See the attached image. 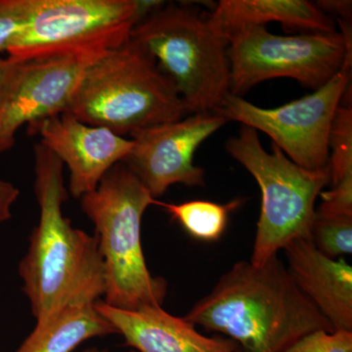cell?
Wrapping results in <instances>:
<instances>
[{"instance_id":"7c38bea8","label":"cell","mask_w":352,"mask_h":352,"mask_svg":"<svg viewBox=\"0 0 352 352\" xmlns=\"http://www.w3.org/2000/svg\"><path fill=\"white\" fill-rule=\"evenodd\" d=\"M30 135L41 136V143L68 168L69 193L80 200L98 186L116 164L129 156L131 138L107 129L89 126L64 112L28 126Z\"/></svg>"},{"instance_id":"9c48e42d","label":"cell","mask_w":352,"mask_h":352,"mask_svg":"<svg viewBox=\"0 0 352 352\" xmlns=\"http://www.w3.org/2000/svg\"><path fill=\"white\" fill-rule=\"evenodd\" d=\"M351 67L344 64L332 80L311 94L273 109L258 107L229 94L217 113L228 122L264 132L292 162L307 170L329 164V138L336 112L351 85Z\"/></svg>"},{"instance_id":"5bb4252c","label":"cell","mask_w":352,"mask_h":352,"mask_svg":"<svg viewBox=\"0 0 352 352\" xmlns=\"http://www.w3.org/2000/svg\"><path fill=\"white\" fill-rule=\"evenodd\" d=\"M287 270L298 288L332 325L352 331V267L344 258H331L308 239L284 248Z\"/></svg>"},{"instance_id":"d4e9b609","label":"cell","mask_w":352,"mask_h":352,"mask_svg":"<svg viewBox=\"0 0 352 352\" xmlns=\"http://www.w3.org/2000/svg\"><path fill=\"white\" fill-rule=\"evenodd\" d=\"M82 352H108L107 351H103V349H98V347H88V349H85V351ZM129 352H138L135 351H131Z\"/></svg>"},{"instance_id":"d6986e66","label":"cell","mask_w":352,"mask_h":352,"mask_svg":"<svg viewBox=\"0 0 352 352\" xmlns=\"http://www.w3.org/2000/svg\"><path fill=\"white\" fill-rule=\"evenodd\" d=\"M310 241L319 252L331 258L352 254V215L315 214Z\"/></svg>"},{"instance_id":"ac0fdd59","label":"cell","mask_w":352,"mask_h":352,"mask_svg":"<svg viewBox=\"0 0 352 352\" xmlns=\"http://www.w3.org/2000/svg\"><path fill=\"white\" fill-rule=\"evenodd\" d=\"M329 149L331 182L333 185L352 183V107L340 105L333 118Z\"/></svg>"},{"instance_id":"7402d4cb","label":"cell","mask_w":352,"mask_h":352,"mask_svg":"<svg viewBox=\"0 0 352 352\" xmlns=\"http://www.w3.org/2000/svg\"><path fill=\"white\" fill-rule=\"evenodd\" d=\"M19 195V189L12 183L0 180V223L12 217V207Z\"/></svg>"},{"instance_id":"cb8c5ba5","label":"cell","mask_w":352,"mask_h":352,"mask_svg":"<svg viewBox=\"0 0 352 352\" xmlns=\"http://www.w3.org/2000/svg\"><path fill=\"white\" fill-rule=\"evenodd\" d=\"M13 60L11 58H1L0 57V88L3 85L7 75H8L9 69L12 66Z\"/></svg>"},{"instance_id":"8fae6325","label":"cell","mask_w":352,"mask_h":352,"mask_svg":"<svg viewBox=\"0 0 352 352\" xmlns=\"http://www.w3.org/2000/svg\"><path fill=\"white\" fill-rule=\"evenodd\" d=\"M228 122L217 113H192L179 120L157 124L131 134L126 164L153 198L170 186H204L205 170L194 164V155L204 141Z\"/></svg>"},{"instance_id":"5b68a950","label":"cell","mask_w":352,"mask_h":352,"mask_svg":"<svg viewBox=\"0 0 352 352\" xmlns=\"http://www.w3.org/2000/svg\"><path fill=\"white\" fill-rule=\"evenodd\" d=\"M131 39L154 58L191 115L217 112L230 94L228 41L208 13L190 4H163L139 21Z\"/></svg>"},{"instance_id":"ffe728a7","label":"cell","mask_w":352,"mask_h":352,"mask_svg":"<svg viewBox=\"0 0 352 352\" xmlns=\"http://www.w3.org/2000/svg\"><path fill=\"white\" fill-rule=\"evenodd\" d=\"M286 352H352V331H314L298 340Z\"/></svg>"},{"instance_id":"44dd1931","label":"cell","mask_w":352,"mask_h":352,"mask_svg":"<svg viewBox=\"0 0 352 352\" xmlns=\"http://www.w3.org/2000/svg\"><path fill=\"white\" fill-rule=\"evenodd\" d=\"M32 0H0V53L24 28L31 12Z\"/></svg>"},{"instance_id":"603a6c76","label":"cell","mask_w":352,"mask_h":352,"mask_svg":"<svg viewBox=\"0 0 352 352\" xmlns=\"http://www.w3.org/2000/svg\"><path fill=\"white\" fill-rule=\"evenodd\" d=\"M324 13H332L342 20H351V1L347 0H322L316 2Z\"/></svg>"},{"instance_id":"e0dca14e","label":"cell","mask_w":352,"mask_h":352,"mask_svg":"<svg viewBox=\"0 0 352 352\" xmlns=\"http://www.w3.org/2000/svg\"><path fill=\"white\" fill-rule=\"evenodd\" d=\"M242 203L243 200L236 199L224 205L204 200L182 204H166L157 201L156 205L163 207L194 239L215 242L226 232L231 212L240 207Z\"/></svg>"},{"instance_id":"6da1fadb","label":"cell","mask_w":352,"mask_h":352,"mask_svg":"<svg viewBox=\"0 0 352 352\" xmlns=\"http://www.w3.org/2000/svg\"><path fill=\"white\" fill-rule=\"evenodd\" d=\"M34 154L39 219L19 275L32 315L41 323L66 308L102 300L106 282L96 237L75 228L62 210L68 199L63 163L41 142Z\"/></svg>"},{"instance_id":"8992f818","label":"cell","mask_w":352,"mask_h":352,"mask_svg":"<svg viewBox=\"0 0 352 352\" xmlns=\"http://www.w3.org/2000/svg\"><path fill=\"white\" fill-rule=\"evenodd\" d=\"M226 149L261 188V214L250 263L263 265L292 241L310 240L315 203L331 182L329 166L320 170L303 168L273 143L272 153H268L258 131L245 126L227 140Z\"/></svg>"},{"instance_id":"3957f363","label":"cell","mask_w":352,"mask_h":352,"mask_svg":"<svg viewBox=\"0 0 352 352\" xmlns=\"http://www.w3.org/2000/svg\"><path fill=\"white\" fill-rule=\"evenodd\" d=\"M68 112L124 138L191 115L154 58L131 38L88 65Z\"/></svg>"},{"instance_id":"52a82bcc","label":"cell","mask_w":352,"mask_h":352,"mask_svg":"<svg viewBox=\"0 0 352 352\" xmlns=\"http://www.w3.org/2000/svg\"><path fill=\"white\" fill-rule=\"evenodd\" d=\"M162 1L32 0L24 28L9 44L17 61L55 56L96 58L119 48Z\"/></svg>"},{"instance_id":"277c9868","label":"cell","mask_w":352,"mask_h":352,"mask_svg":"<svg viewBox=\"0 0 352 352\" xmlns=\"http://www.w3.org/2000/svg\"><path fill=\"white\" fill-rule=\"evenodd\" d=\"M80 201L82 212L94 223L105 268L102 300L124 310L162 307L168 282L153 276L141 243L143 214L157 200L122 162Z\"/></svg>"},{"instance_id":"2e32d148","label":"cell","mask_w":352,"mask_h":352,"mask_svg":"<svg viewBox=\"0 0 352 352\" xmlns=\"http://www.w3.org/2000/svg\"><path fill=\"white\" fill-rule=\"evenodd\" d=\"M117 333L94 305L72 307L36 323L16 352H73L94 338Z\"/></svg>"},{"instance_id":"ba28073f","label":"cell","mask_w":352,"mask_h":352,"mask_svg":"<svg viewBox=\"0 0 352 352\" xmlns=\"http://www.w3.org/2000/svg\"><path fill=\"white\" fill-rule=\"evenodd\" d=\"M351 32L279 36L266 27H248L228 41L230 94L242 97L265 80L289 78L316 90L351 66Z\"/></svg>"},{"instance_id":"30bf717a","label":"cell","mask_w":352,"mask_h":352,"mask_svg":"<svg viewBox=\"0 0 352 352\" xmlns=\"http://www.w3.org/2000/svg\"><path fill=\"white\" fill-rule=\"evenodd\" d=\"M96 58L12 59L0 88V154L12 149L16 134L25 124L68 112L83 72Z\"/></svg>"},{"instance_id":"7a4b0ae2","label":"cell","mask_w":352,"mask_h":352,"mask_svg":"<svg viewBox=\"0 0 352 352\" xmlns=\"http://www.w3.org/2000/svg\"><path fill=\"white\" fill-rule=\"evenodd\" d=\"M184 318L230 338L239 352H286L307 333L335 331L278 254L261 266L234 263Z\"/></svg>"},{"instance_id":"4fadbf2b","label":"cell","mask_w":352,"mask_h":352,"mask_svg":"<svg viewBox=\"0 0 352 352\" xmlns=\"http://www.w3.org/2000/svg\"><path fill=\"white\" fill-rule=\"evenodd\" d=\"M95 308L138 352H239L237 344L221 337H208L183 317L162 307L124 310L100 300Z\"/></svg>"},{"instance_id":"9a60e30c","label":"cell","mask_w":352,"mask_h":352,"mask_svg":"<svg viewBox=\"0 0 352 352\" xmlns=\"http://www.w3.org/2000/svg\"><path fill=\"white\" fill-rule=\"evenodd\" d=\"M208 19L226 39L245 28L271 22L305 34L337 32L332 18L307 0H221Z\"/></svg>"}]
</instances>
